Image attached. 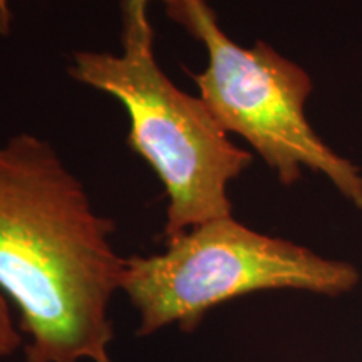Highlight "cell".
I'll return each instance as SVG.
<instances>
[{
	"label": "cell",
	"mask_w": 362,
	"mask_h": 362,
	"mask_svg": "<svg viewBox=\"0 0 362 362\" xmlns=\"http://www.w3.org/2000/svg\"><path fill=\"white\" fill-rule=\"evenodd\" d=\"M24 342L19 324L13 320L11 302L0 292V361L7 359L13 352L19 351Z\"/></svg>",
	"instance_id": "cell-5"
},
{
	"label": "cell",
	"mask_w": 362,
	"mask_h": 362,
	"mask_svg": "<svg viewBox=\"0 0 362 362\" xmlns=\"http://www.w3.org/2000/svg\"><path fill=\"white\" fill-rule=\"evenodd\" d=\"M153 255L126 259L121 292L138 312V336L178 325L197 329L232 298L265 291L336 297L359 284L354 265L317 255L291 240L248 228L233 216L193 226Z\"/></svg>",
	"instance_id": "cell-3"
},
{
	"label": "cell",
	"mask_w": 362,
	"mask_h": 362,
	"mask_svg": "<svg viewBox=\"0 0 362 362\" xmlns=\"http://www.w3.org/2000/svg\"><path fill=\"white\" fill-rule=\"evenodd\" d=\"M163 2H165V6H166V13H168L170 17H173L175 13L188 2V0H163Z\"/></svg>",
	"instance_id": "cell-7"
},
{
	"label": "cell",
	"mask_w": 362,
	"mask_h": 362,
	"mask_svg": "<svg viewBox=\"0 0 362 362\" xmlns=\"http://www.w3.org/2000/svg\"><path fill=\"white\" fill-rule=\"evenodd\" d=\"M171 19L205 47L208 64L192 79L221 128L242 136L285 187L309 168L362 210V171L332 151L307 119L310 76L264 40L252 47L233 42L206 0H188Z\"/></svg>",
	"instance_id": "cell-4"
},
{
	"label": "cell",
	"mask_w": 362,
	"mask_h": 362,
	"mask_svg": "<svg viewBox=\"0 0 362 362\" xmlns=\"http://www.w3.org/2000/svg\"><path fill=\"white\" fill-rule=\"evenodd\" d=\"M12 33V11L8 0H0V35H11Z\"/></svg>",
	"instance_id": "cell-6"
},
{
	"label": "cell",
	"mask_w": 362,
	"mask_h": 362,
	"mask_svg": "<svg viewBox=\"0 0 362 362\" xmlns=\"http://www.w3.org/2000/svg\"><path fill=\"white\" fill-rule=\"evenodd\" d=\"M115 230L47 139H0V292L19 312L25 362H112L126 270Z\"/></svg>",
	"instance_id": "cell-1"
},
{
	"label": "cell",
	"mask_w": 362,
	"mask_h": 362,
	"mask_svg": "<svg viewBox=\"0 0 362 362\" xmlns=\"http://www.w3.org/2000/svg\"><path fill=\"white\" fill-rule=\"evenodd\" d=\"M149 0H123L121 52L76 51L67 72L128 112L126 143L148 163L165 189V242L193 226L232 216L230 181L253 155L228 138L200 96L180 89L158 64Z\"/></svg>",
	"instance_id": "cell-2"
}]
</instances>
